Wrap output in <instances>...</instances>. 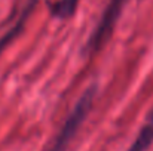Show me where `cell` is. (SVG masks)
<instances>
[{
  "mask_svg": "<svg viewBox=\"0 0 153 151\" xmlns=\"http://www.w3.org/2000/svg\"><path fill=\"white\" fill-rule=\"evenodd\" d=\"M97 94V86L91 85L79 98V101L76 102L74 108L71 110V113L68 114V117L65 119L61 130L58 132L56 138L53 139L51 148L48 151H65L68 144L71 142V139L76 136L79 127L82 126L83 120L88 117L91 108H92V102Z\"/></svg>",
  "mask_w": 153,
  "mask_h": 151,
  "instance_id": "cell-1",
  "label": "cell"
},
{
  "mask_svg": "<svg viewBox=\"0 0 153 151\" xmlns=\"http://www.w3.org/2000/svg\"><path fill=\"white\" fill-rule=\"evenodd\" d=\"M126 3H128V0H108L101 18L98 19L95 28L92 30V33L85 45V50L88 53L98 52L108 42V39L111 37V33L114 30V25L122 13V9L125 7Z\"/></svg>",
  "mask_w": 153,
  "mask_h": 151,
  "instance_id": "cell-2",
  "label": "cell"
},
{
  "mask_svg": "<svg viewBox=\"0 0 153 151\" xmlns=\"http://www.w3.org/2000/svg\"><path fill=\"white\" fill-rule=\"evenodd\" d=\"M36 3H37V0H30V1L27 3V6L24 7L22 13L19 15V18L16 19V22L0 37V55H1L3 50L15 40V37H18V36L21 34V31L24 30V27H25V24H27V19H28V16L31 15V12H33Z\"/></svg>",
  "mask_w": 153,
  "mask_h": 151,
  "instance_id": "cell-3",
  "label": "cell"
},
{
  "mask_svg": "<svg viewBox=\"0 0 153 151\" xmlns=\"http://www.w3.org/2000/svg\"><path fill=\"white\" fill-rule=\"evenodd\" d=\"M79 0H56L49 3V13L56 19H68L74 15Z\"/></svg>",
  "mask_w": 153,
  "mask_h": 151,
  "instance_id": "cell-4",
  "label": "cell"
},
{
  "mask_svg": "<svg viewBox=\"0 0 153 151\" xmlns=\"http://www.w3.org/2000/svg\"><path fill=\"white\" fill-rule=\"evenodd\" d=\"M152 142H153V120L149 119L147 124L143 126V129L140 130V133L137 135L135 141L128 148V151H146L150 147Z\"/></svg>",
  "mask_w": 153,
  "mask_h": 151,
  "instance_id": "cell-5",
  "label": "cell"
},
{
  "mask_svg": "<svg viewBox=\"0 0 153 151\" xmlns=\"http://www.w3.org/2000/svg\"><path fill=\"white\" fill-rule=\"evenodd\" d=\"M149 119H152V120H153V110H152V113L149 114Z\"/></svg>",
  "mask_w": 153,
  "mask_h": 151,
  "instance_id": "cell-6",
  "label": "cell"
}]
</instances>
